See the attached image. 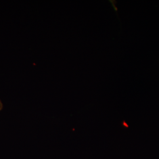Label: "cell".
I'll use <instances>...</instances> for the list:
<instances>
[{
  "instance_id": "cell-1",
  "label": "cell",
  "mask_w": 159,
  "mask_h": 159,
  "mask_svg": "<svg viewBox=\"0 0 159 159\" xmlns=\"http://www.w3.org/2000/svg\"><path fill=\"white\" fill-rule=\"evenodd\" d=\"M2 102L0 101V110L2 108Z\"/></svg>"
}]
</instances>
